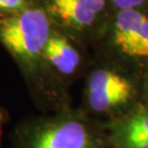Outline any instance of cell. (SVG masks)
I'll return each instance as SVG.
<instances>
[{"label": "cell", "mask_w": 148, "mask_h": 148, "mask_svg": "<svg viewBox=\"0 0 148 148\" xmlns=\"http://www.w3.org/2000/svg\"><path fill=\"white\" fill-rule=\"evenodd\" d=\"M52 23L41 7L16 14L0 13V44L20 70L33 97L48 112L70 106L54 87L44 59Z\"/></svg>", "instance_id": "1"}, {"label": "cell", "mask_w": 148, "mask_h": 148, "mask_svg": "<svg viewBox=\"0 0 148 148\" xmlns=\"http://www.w3.org/2000/svg\"><path fill=\"white\" fill-rule=\"evenodd\" d=\"M82 79L80 109L102 123L124 114L143 100L142 70L114 59L93 54Z\"/></svg>", "instance_id": "2"}, {"label": "cell", "mask_w": 148, "mask_h": 148, "mask_svg": "<svg viewBox=\"0 0 148 148\" xmlns=\"http://www.w3.org/2000/svg\"><path fill=\"white\" fill-rule=\"evenodd\" d=\"M16 148H109L104 123L64 106L20 123Z\"/></svg>", "instance_id": "3"}, {"label": "cell", "mask_w": 148, "mask_h": 148, "mask_svg": "<svg viewBox=\"0 0 148 148\" xmlns=\"http://www.w3.org/2000/svg\"><path fill=\"white\" fill-rule=\"evenodd\" d=\"M92 53L143 70L148 64V9L114 11Z\"/></svg>", "instance_id": "4"}, {"label": "cell", "mask_w": 148, "mask_h": 148, "mask_svg": "<svg viewBox=\"0 0 148 148\" xmlns=\"http://www.w3.org/2000/svg\"><path fill=\"white\" fill-rule=\"evenodd\" d=\"M52 27L92 51L114 10L110 0H37Z\"/></svg>", "instance_id": "5"}, {"label": "cell", "mask_w": 148, "mask_h": 148, "mask_svg": "<svg viewBox=\"0 0 148 148\" xmlns=\"http://www.w3.org/2000/svg\"><path fill=\"white\" fill-rule=\"evenodd\" d=\"M92 56V51L87 46L52 27L44 49V59L54 87L66 101L70 86L84 78Z\"/></svg>", "instance_id": "6"}, {"label": "cell", "mask_w": 148, "mask_h": 148, "mask_svg": "<svg viewBox=\"0 0 148 148\" xmlns=\"http://www.w3.org/2000/svg\"><path fill=\"white\" fill-rule=\"evenodd\" d=\"M109 148H148V102L104 123Z\"/></svg>", "instance_id": "7"}, {"label": "cell", "mask_w": 148, "mask_h": 148, "mask_svg": "<svg viewBox=\"0 0 148 148\" xmlns=\"http://www.w3.org/2000/svg\"><path fill=\"white\" fill-rule=\"evenodd\" d=\"M38 7L37 0H0L1 14H16Z\"/></svg>", "instance_id": "8"}, {"label": "cell", "mask_w": 148, "mask_h": 148, "mask_svg": "<svg viewBox=\"0 0 148 148\" xmlns=\"http://www.w3.org/2000/svg\"><path fill=\"white\" fill-rule=\"evenodd\" d=\"M114 11L148 9V0H110Z\"/></svg>", "instance_id": "9"}, {"label": "cell", "mask_w": 148, "mask_h": 148, "mask_svg": "<svg viewBox=\"0 0 148 148\" xmlns=\"http://www.w3.org/2000/svg\"><path fill=\"white\" fill-rule=\"evenodd\" d=\"M142 86H143V99L148 102V64L142 70Z\"/></svg>", "instance_id": "10"}, {"label": "cell", "mask_w": 148, "mask_h": 148, "mask_svg": "<svg viewBox=\"0 0 148 148\" xmlns=\"http://www.w3.org/2000/svg\"><path fill=\"white\" fill-rule=\"evenodd\" d=\"M5 117H7V113L3 109H0V138H1V133H2V126L5 122Z\"/></svg>", "instance_id": "11"}]
</instances>
